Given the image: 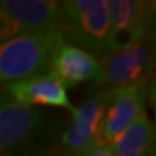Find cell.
Instances as JSON below:
<instances>
[{"instance_id":"cell-3","label":"cell","mask_w":156,"mask_h":156,"mask_svg":"<svg viewBox=\"0 0 156 156\" xmlns=\"http://www.w3.org/2000/svg\"><path fill=\"white\" fill-rule=\"evenodd\" d=\"M155 58V39L149 35L127 49L108 52L101 56L103 84L108 90L145 85L151 77Z\"/></svg>"},{"instance_id":"cell-11","label":"cell","mask_w":156,"mask_h":156,"mask_svg":"<svg viewBox=\"0 0 156 156\" xmlns=\"http://www.w3.org/2000/svg\"><path fill=\"white\" fill-rule=\"evenodd\" d=\"M114 156H149L155 149L153 124L147 114L142 113L124 133L108 146Z\"/></svg>"},{"instance_id":"cell-9","label":"cell","mask_w":156,"mask_h":156,"mask_svg":"<svg viewBox=\"0 0 156 156\" xmlns=\"http://www.w3.org/2000/svg\"><path fill=\"white\" fill-rule=\"evenodd\" d=\"M49 71L55 74L67 88L83 83H91L95 87L103 84V71L98 58L64 41L52 52Z\"/></svg>"},{"instance_id":"cell-7","label":"cell","mask_w":156,"mask_h":156,"mask_svg":"<svg viewBox=\"0 0 156 156\" xmlns=\"http://www.w3.org/2000/svg\"><path fill=\"white\" fill-rule=\"evenodd\" d=\"M67 90V85L51 71L3 85V93L20 106L61 107L73 114L77 107L71 103Z\"/></svg>"},{"instance_id":"cell-10","label":"cell","mask_w":156,"mask_h":156,"mask_svg":"<svg viewBox=\"0 0 156 156\" xmlns=\"http://www.w3.org/2000/svg\"><path fill=\"white\" fill-rule=\"evenodd\" d=\"M106 106L107 94L101 93L90 97L83 106L75 108L73 113V123L61 136L62 147L69 155L77 156L95 145L98 126Z\"/></svg>"},{"instance_id":"cell-13","label":"cell","mask_w":156,"mask_h":156,"mask_svg":"<svg viewBox=\"0 0 156 156\" xmlns=\"http://www.w3.org/2000/svg\"><path fill=\"white\" fill-rule=\"evenodd\" d=\"M9 101H10V98H9V97H7V95L2 91V93H0V110H2V108H3V107H5Z\"/></svg>"},{"instance_id":"cell-14","label":"cell","mask_w":156,"mask_h":156,"mask_svg":"<svg viewBox=\"0 0 156 156\" xmlns=\"http://www.w3.org/2000/svg\"><path fill=\"white\" fill-rule=\"evenodd\" d=\"M42 156H62V155H58V153H45Z\"/></svg>"},{"instance_id":"cell-1","label":"cell","mask_w":156,"mask_h":156,"mask_svg":"<svg viewBox=\"0 0 156 156\" xmlns=\"http://www.w3.org/2000/svg\"><path fill=\"white\" fill-rule=\"evenodd\" d=\"M59 42L62 36L55 23L0 44V85L48 73Z\"/></svg>"},{"instance_id":"cell-5","label":"cell","mask_w":156,"mask_h":156,"mask_svg":"<svg viewBox=\"0 0 156 156\" xmlns=\"http://www.w3.org/2000/svg\"><path fill=\"white\" fill-rule=\"evenodd\" d=\"M59 15L56 0H0V44L55 25Z\"/></svg>"},{"instance_id":"cell-8","label":"cell","mask_w":156,"mask_h":156,"mask_svg":"<svg viewBox=\"0 0 156 156\" xmlns=\"http://www.w3.org/2000/svg\"><path fill=\"white\" fill-rule=\"evenodd\" d=\"M44 112L9 101L0 110V156H19L42 126Z\"/></svg>"},{"instance_id":"cell-12","label":"cell","mask_w":156,"mask_h":156,"mask_svg":"<svg viewBox=\"0 0 156 156\" xmlns=\"http://www.w3.org/2000/svg\"><path fill=\"white\" fill-rule=\"evenodd\" d=\"M77 156H114L112 149L108 146H100V145H93L88 147L87 151L81 152Z\"/></svg>"},{"instance_id":"cell-2","label":"cell","mask_w":156,"mask_h":156,"mask_svg":"<svg viewBox=\"0 0 156 156\" xmlns=\"http://www.w3.org/2000/svg\"><path fill=\"white\" fill-rule=\"evenodd\" d=\"M62 41L84 51L108 52L110 19L107 0H65L56 22Z\"/></svg>"},{"instance_id":"cell-15","label":"cell","mask_w":156,"mask_h":156,"mask_svg":"<svg viewBox=\"0 0 156 156\" xmlns=\"http://www.w3.org/2000/svg\"><path fill=\"white\" fill-rule=\"evenodd\" d=\"M149 156H155V149H153V151L151 152V155H149Z\"/></svg>"},{"instance_id":"cell-4","label":"cell","mask_w":156,"mask_h":156,"mask_svg":"<svg viewBox=\"0 0 156 156\" xmlns=\"http://www.w3.org/2000/svg\"><path fill=\"white\" fill-rule=\"evenodd\" d=\"M155 5V2L147 0H107L110 19L108 52L127 49L153 35Z\"/></svg>"},{"instance_id":"cell-6","label":"cell","mask_w":156,"mask_h":156,"mask_svg":"<svg viewBox=\"0 0 156 156\" xmlns=\"http://www.w3.org/2000/svg\"><path fill=\"white\" fill-rule=\"evenodd\" d=\"M107 106L101 117L95 145L110 146L119 139L137 117L145 113L146 88L145 85H132L108 90Z\"/></svg>"}]
</instances>
